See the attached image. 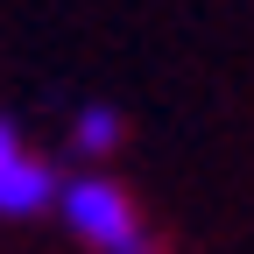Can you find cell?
I'll return each mask as SVG.
<instances>
[{"mask_svg": "<svg viewBox=\"0 0 254 254\" xmlns=\"http://www.w3.org/2000/svg\"><path fill=\"white\" fill-rule=\"evenodd\" d=\"M64 226H71L85 247H99V254H155L148 226H141V212L134 198L113 184V177H78V184H64Z\"/></svg>", "mask_w": 254, "mask_h": 254, "instance_id": "cell-1", "label": "cell"}, {"mask_svg": "<svg viewBox=\"0 0 254 254\" xmlns=\"http://www.w3.org/2000/svg\"><path fill=\"white\" fill-rule=\"evenodd\" d=\"M64 198V184H57V170L43 163L36 148H28L7 120H0V212L7 219H28V212H43V205H57Z\"/></svg>", "mask_w": 254, "mask_h": 254, "instance_id": "cell-2", "label": "cell"}, {"mask_svg": "<svg viewBox=\"0 0 254 254\" xmlns=\"http://www.w3.org/2000/svg\"><path fill=\"white\" fill-rule=\"evenodd\" d=\"M71 134H78L85 155H106V148L120 141V113H113V106H85V113L71 120Z\"/></svg>", "mask_w": 254, "mask_h": 254, "instance_id": "cell-3", "label": "cell"}]
</instances>
